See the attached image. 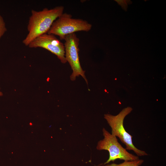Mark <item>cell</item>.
<instances>
[{
	"mask_svg": "<svg viewBox=\"0 0 166 166\" xmlns=\"http://www.w3.org/2000/svg\"><path fill=\"white\" fill-rule=\"evenodd\" d=\"M64 9L63 6H58L38 11L32 10L27 26L28 33L23 43L28 46L35 39L47 33L53 22L63 13Z\"/></svg>",
	"mask_w": 166,
	"mask_h": 166,
	"instance_id": "obj_1",
	"label": "cell"
},
{
	"mask_svg": "<svg viewBox=\"0 0 166 166\" xmlns=\"http://www.w3.org/2000/svg\"><path fill=\"white\" fill-rule=\"evenodd\" d=\"M132 109L128 107L123 109L117 115L114 116L109 114L104 115V118L111 129V134L118 137L126 146V149L133 151L138 156H147L144 151L137 148L132 141V136L125 129L123 122L125 117L132 111Z\"/></svg>",
	"mask_w": 166,
	"mask_h": 166,
	"instance_id": "obj_2",
	"label": "cell"
},
{
	"mask_svg": "<svg viewBox=\"0 0 166 166\" xmlns=\"http://www.w3.org/2000/svg\"><path fill=\"white\" fill-rule=\"evenodd\" d=\"M92 27L86 20L73 18L71 14L63 13L53 22L47 33L58 36L62 40L66 35L77 32H88Z\"/></svg>",
	"mask_w": 166,
	"mask_h": 166,
	"instance_id": "obj_3",
	"label": "cell"
},
{
	"mask_svg": "<svg viewBox=\"0 0 166 166\" xmlns=\"http://www.w3.org/2000/svg\"><path fill=\"white\" fill-rule=\"evenodd\" d=\"M102 132L104 138L98 142L96 148L98 150H107L109 152V158L104 165L118 159L124 161H133L139 159L138 156L128 152L119 143L117 137L109 133L105 128H103Z\"/></svg>",
	"mask_w": 166,
	"mask_h": 166,
	"instance_id": "obj_4",
	"label": "cell"
},
{
	"mask_svg": "<svg viewBox=\"0 0 166 166\" xmlns=\"http://www.w3.org/2000/svg\"><path fill=\"white\" fill-rule=\"evenodd\" d=\"M64 40L65 57L73 71L70 76V79L74 81L77 77L81 76L87 84L88 81L85 74V71L82 69L80 62L79 38L76 34L73 33L66 35Z\"/></svg>",
	"mask_w": 166,
	"mask_h": 166,
	"instance_id": "obj_5",
	"label": "cell"
},
{
	"mask_svg": "<svg viewBox=\"0 0 166 166\" xmlns=\"http://www.w3.org/2000/svg\"><path fill=\"white\" fill-rule=\"evenodd\" d=\"M30 48H41L56 55L63 64L67 62L64 44L52 34H43L35 39L28 45Z\"/></svg>",
	"mask_w": 166,
	"mask_h": 166,
	"instance_id": "obj_6",
	"label": "cell"
},
{
	"mask_svg": "<svg viewBox=\"0 0 166 166\" xmlns=\"http://www.w3.org/2000/svg\"><path fill=\"white\" fill-rule=\"evenodd\" d=\"M144 161L143 160L139 159L136 160L124 161V162L120 164L112 163L99 166H140Z\"/></svg>",
	"mask_w": 166,
	"mask_h": 166,
	"instance_id": "obj_7",
	"label": "cell"
},
{
	"mask_svg": "<svg viewBox=\"0 0 166 166\" xmlns=\"http://www.w3.org/2000/svg\"><path fill=\"white\" fill-rule=\"evenodd\" d=\"M7 31L5 23L0 14V39Z\"/></svg>",
	"mask_w": 166,
	"mask_h": 166,
	"instance_id": "obj_8",
	"label": "cell"
},
{
	"mask_svg": "<svg viewBox=\"0 0 166 166\" xmlns=\"http://www.w3.org/2000/svg\"><path fill=\"white\" fill-rule=\"evenodd\" d=\"M2 95H3V94L0 91V96H2Z\"/></svg>",
	"mask_w": 166,
	"mask_h": 166,
	"instance_id": "obj_9",
	"label": "cell"
}]
</instances>
